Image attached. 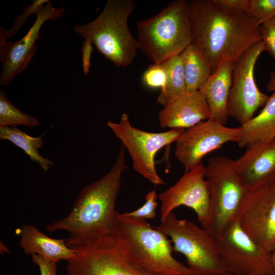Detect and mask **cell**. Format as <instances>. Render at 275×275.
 I'll list each match as a JSON object with an SVG mask.
<instances>
[{
    "label": "cell",
    "instance_id": "cell-1",
    "mask_svg": "<svg viewBox=\"0 0 275 275\" xmlns=\"http://www.w3.org/2000/svg\"><path fill=\"white\" fill-rule=\"evenodd\" d=\"M125 149L121 145L109 171L81 189L67 216L46 227L49 232H68V246L118 244L120 233L115 206L126 166Z\"/></svg>",
    "mask_w": 275,
    "mask_h": 275
},
{
    "label": "cell",
    "instance_id": "cell-2",
    "mask_svg": "<svg viewBox=\"0 0 275 275\" xmlns=\"http://www.w3.org/2000/svg\"><path fill=\"white\" fill-rule=\"evenodd\" d=\"M191 45L209 65L211 74L225 61L235 62L262 40L260 24L248 13L235 14L212 0L190 1Z\"/></svg>",
    "mask_w": 275,
    "mask_h": 275
},
{
    "label": "cell",
    "instance_id": "cell-3",
    "mask_svg": "<svg viewBox=\"0 0 275 275\" xmlns=\"http://www.w3.org/2000/svg\"><path fill=\"white\" fill-rule=\"evenodd\" d=\"M118 247L124 256L148 275H199L173 256L172 241L146 219L117 213Z\"/></svg>",
    "mask_w": 275,
    "mask_h": 275
},
{
    "label": "cell",
    "instance_id": "cell-4",
    "mask_svg": "<svg viewBox=\"0 0 275 275\" xmlns=\"http://www.w3.org/2000/svg\"><path fill=\"white\" fill-rule=\"evenodd\" d=\"M139 49L153 64L180 54L192 42L190 1L175 0L136 23Z\"/></svg>",
    "mask_w": 275,
    "mask_h": 275
},
{
    "label": "cell",
    "instance_id": "cell-5",
    "mask_svg": "<svg viewBox=\"0 0 275 275\" xmlns=\"http://www.w3.org/2000/svg\"><path fill=\"white\" fill-rule=\"evenodd\" d=\"M136 7L133 0H108L96 18L76 25L73 30L116 67H126L133 61L139 49L138 41L128 26Z\"/></svg>",
    "mask_w": 275,
    "mask_h": 275
},
{
    "label": "cell",
    "instance_id": "cell-6",
    "mask_svg": "<svg viewBox=\"0 0 275 275\" xmlns=\"http://www.w3.org/2000/svg\"><path fill=\"white\" fill-rule=\"evenodd\" d=\"M233 160L225 156L210 158L205 168L210 191L207 222L203 228L217 239L237 218L249 188L236 172Z\"/></svg>",
    "mask_w": 275,
    "mask_h": 275
},
{
    "label": "cell",
    "instance_id": "cell-7",
    "mask_svg": "<svg viewBox=\"0 0 275 275\" xmlns=\"http://www.w3.org/2000/svg\"><path fill=\"white\" fill-rule=\"evenodd\" d=\"M154 228L170 237L173 252L183 255L187 266L199 275L230 273L219 257L216 239L202 227L172 212Z\"/></svg>",
    "mask_w": 275,
    "mask_h": 275
},
{
    "label": "cell",
    "instance_id": "cell-8",
    "mask_svg": "<svg viewBox=\"0 0 275 275\" xmlns=\"http://www.w3.org/2000/svg\"><path fill=\"white\" fill-rule=\"evenodd\" d=\"M107 125L127 150L133 169L151 183L164 184L156 171L155 156L163 147L176 142L185 129L174 128L159 133L143 131L131 125L126 113L119 123L108 121Z\"/></svg>",
    "mask_w": 275,
    "mask_h": 275
},
{
    "label": "cell",
    "instance_id": "cell-9",
    "mask_svg": "<svg viewBox=\"0 0 275 275\" xmlns=\"http://www.w3.org/2000/svg\"><path fill=\"white\" fill-rule=\"evenodd\" d=\"M218 254L229 273L234 275H273L271 253L253 240L237 218L216 239Z\"/></svg>",
    "mask_w": 275,
    "mask_h": 275
},
{
    "label": "cell",
    "instance_id": "cell-10",
    "mask_svg": "<svg viewBox=\"0 0 275 275\" xmlns=\"http://www.w3.org/2000/svg\"><path fill=\"white\" fill-rule=\"evenodd\" d=\"M264 51L262 41H259L251 46L234 63L228 109L229 117L241 125L252 118L269 97L259 90L254 74L257 60Z\"/></svg>",
    "mask_w": 275,
    "mask_h": 275
},
{
    "label": "cell",
    "instance_id": "cell-11",
    "mask_svg": "<svg viewBox=\"0 0 275 275\" xmlns=\"http://www.w3.org/2000/svg\"><path fill=\"white\" fill-rule=\"evenodd\" d=\"M241 229L257 244L275 249V177L250 189L238 212Z\"/></svg>",
    "mask_w": 275,
    "mask_h": 275
},
{
    "label": "cell",
    "instance_id": "cell-12",
    "mask_svg": "<svg viewBox=\"0 0 275 275\" xmlns=\"http://www.w3.org/2000/svg\"><path fill=\"white\" fill-rule=\"evenodd\" d=\"M241 129L228 127L208 119L186 129L176 142L175 154L185 168L190 171L202 163L203 157L224 144L239 141Z\"/></svg>",
    "mask_w": 275,
    "mask_h": 275
},
{
    "label": "cell",
    "instance_id": "cell-13",
    "mask_svg": "<svg viewBox=\"0 0 275 275\" xmlns=\"http://www.w3.org/2000/svg\"><path fill=\"white\" fill-rule=\"evenodd\" d=\"M63 8H55L50 2L36 14V19L27 33L17 41H8L0 34V61L3 64L0 85L8 86L14 77L23 71L34 56L40 30L47 20H54L64 15Z\"/></svg>",
    "mask_w": 275,
    "mask_h": 275
},
{
    "label": "cell",
    "instance_id": "cell-14",
    "mask_svg": "<svg viewBox=\"0 0 275 275\" xmlns=\"http://www.w3.org/2000/svg\"><path fill=\"white\" fill-rule=\"evenodd\" d=\"M205 166L201 163L184 172L172 186L158 195L161 202L160 221L180 206L191 208L203 228L207 222L210 205V191L205 176Z\"/></svg>",
    "mask_w": 275,
    "mask_h": 275
},
{
    "label": "cell",
    "instance_id": "cell-15",
    "mask_svg": "<svg viewBox=\"0 0 275 275\" xmlns=\"http://www.w3.org/2000/svg\"><path fill=\"white\" fill-rule=\"evenodd\" d=\"M74 258L67 261V275H148L129 261L118 244L74 245Z\"/></svg>",
    "mask_w": 275,
    "mask_h": 275
},
{
    "label": "cell",
    "instance_id": "cell-16",
    "mask_svg": "<svg viewBox=\"0 0 275 275\" xmlns=\"http://www.w3.org/2000/svg\"><path fill=\"white\" fill-rule=\"evenodd\" d=\"M210 116L208 103L199 91H187L176 96L158 113L160 127L171 129H187L209 119Z\"/></svg>",
    "mask_w": 275,
    "mask_h": 275
},
{
    "label": "cell",
    "instance_id": "cell-17",
    "mask_svg": "<svg viewBox=\"0 0 275 275\" xmlns=\"http://www.w3.org/2000/svg\"><path fill=\"white\" fill-rule=\"evenodd\" d=\"M245 147L244 154L233 162L243 183L251 189L275 177V138L255 142Z\"/></svg>",
    "mask_w": 275,
    "mask_h": 275
},
{
    "label": "cell",
    "instance_id": "cell-18",
    "mask_svg": "<svg viewBox=\"0 0 275 275\" xmlns=\"http://www.w3.org/2000/svg\"><path fill=\"white\" fill-rule=\"evenodd\" d=\"M234 62L225 61L211 74L199 91L209 107L210 119L225 125L229 116L228 100L230 90Z\"/></svg>",
    "mask_w": 275,
    "mask_h": 275
},
{
    "label": "cell",
    "instance_id": "cell-19",
    "mask_svg": "<svg viewBox=\"0 0 275 275\" xmlns=\"http://www.w3.org/2000/svg\"><path fill=\"white\" fill-rule=\"evenodd\" d=\"M19 232V245L26 255L36 254L57 263L68 261L75 255V251L67 245L66 239L49 237L34 225H24Z\"/></svg>",
    "mask_w": 275,
    "mask_h": 275
},
{
    "label": "cell",
    "instance_id": "cell-20",
    "mask_svg": "<svg viewBox=\"0 0 275 275\" xmlns=\"http://www.w3.org/2000/svg\"><path fill=\"white\" fill-rule=\"evenodd\" d=\"M240 127L237 144L241 148L255 142L275 138V92L269 97L261 111Z\"/></svg>",
    "mask_w": 275,
    "mask_h": 275
},
{
    "label": "cell",
    "instance_id": "cell-21",
    "mask_svg": "<svg viewBox=\"0 0 275 275\" xmlns=\"http://www.w3.org/2000/svg\"><path fill=\"white\" fill-rule=\"evenodd\" d=\"M44 134L38 137L31 136L17 127H0V139L7 140L22 150L32 161L37 162L44 171L53 164L52 160L43 157L39 150L43 147Z\"/></svg>",
    "mask_w": 275,
    "mask_h": 275
},
{
    "label": "cell",
    "instance_id": "cell-22",
    "mask_svg": "<svg viewBox=\"0 0 275 275\" xmlns=\"http://www.w3.org/2000/svg\"><path fill=\"white\" fill-rule=\"evenodd\" d=\"M180 55L183 62L187 91H199L211 74L209 65L191 44Z\"/></svg>",
    "mask_w": 275,
    "mask_h": 275
},
{
    "label": "cell",
    "instance_id": "cell-23",
    "mask_svg": "<svg viewBox=\"0 0 275 275\" xmlns=\"http://www.w3.org/2000/svg\"><path fill=\"white\" fill-rule=\"evenodd\" d=\"M167 72V81L160 90L157 103L164 106L170 99L187 91L182 60L180 54L163 63Z\"/></svg>",
    "mask_w": 275,
    "mask_h": 275
},
{
    "label": "cell",
    "instance_id": "cell-24",
    "mask_svg": "<svg viewBox=\"0 0 275 275\" xmlns=\"http://www.w3.org/2000/svg\"><path fill=\"white\" fill-rule=\"evenodd\" d=\"M39 124L35 117L22 112L9 100L4 91L1 90L0 127H35Z\"/></svg>",
    "mask_w": 275,
    "mask_h": 275
},
{
    "label": "cell",
    "instance_id": "cell-25",
    "mask_svg": "<svg viewBox=\"0 0 275 275\" xmlns=\"http://www.w3.org/2000/svg\"><path fill=\"white\" fill-rule=\"evenodd\" d=\"M49 2L48 0H34L32 4L27 6L23 12L16 18L14 24L10 29L5 30L3 27H0V34L6 40L14 36L19 32L27 19L32 14L36 15L43 6Z\"/></svg>",
    "mask_w": 275,
    "mask_h": 275
},
{
    "label": "cell",
    "instance_id": "cell-26",
    "mask_svg": "<svg viewBox=\"0 0 275 275\" xmlns=\"http://www.w3.org/2000/svg\"><path fill=\"white\" fill-rule=\"evenodd\" d=\"M248 13L261 25L275 17V0H249Z\"/></svg>",
    "mask_w": 275,
    "mask_h": 275
},
{
    "label": "cell",
    "instance_id": "cell-27",
    "mask_svg": "<svg viewBox=\"0 0 275 275\" xmlns=\"http://www.w3.org/2000/svg\"><path fill=\"white\" fill-rule=\"evenodd\" d=\"M142 80L149 88L163 89L167 81V72L164 64H153L148 66L142 75Z\"/></svg>",
    "mask_w": 275,
    "mask_h": 275
},
{
    "label": "cell",
    "instance_id": "cell-28",
    "mask_svg": "<svg viewBox=\"0 0 275 275\" xmlns=\"http://www.w3.org/2000/svg\"><path fill=\"white\" fill-rule=\"evenodd\" d=\"M158 198L155 190L149 191L145 196V202L143 206L131 212L124 213L129 216L140 219H152L156 216L155 210L157 206L156 199Z\"/></svg>",
    "mask_w": 275,
    "mask_h": 275
},
{
    "label": "cell",
    "instance_id": "cell-29",
    "mask_svg": "<svg viewBox=\"0 0 275 275\" xmlns=\"http://www.w3.org/2000/svg\"><path fill=\"white\" fill-rule=\"evenodd\" d=\"M264 51L275 61V17L260 26Z\"/></svg>",
    "mask_w": 275,
    "mask_h": 275
},
{
    "label": "cell",
    "instance_id": "cell-30",
    "mask_svg": "<svg viewBox=\"0 0 275 275\" xmlns=\"http://www.w3.org/2000/svg\"><path fill=\"white\" fill-rule=\"evenodd\" d=\"M223 10L235 14L248 13L249 0H212Z\"/></svg>",
    "mask_w": 275,
    "mask_h": 275
},
{
    "label": "cell",
    "instance_id": "cell-31",
    "mask_svg": "<svg viewBox=\"0 0 275 275\" xmlns=\"http://www.w3.org/2000/svg\"><path fill=\"white\" fill-rule=\"evenodd\" d=\"M32 261L36 264L40 275H57V263L36 254L31 255Z\"/></svg>",
    "mask_w": 275,
    "mask_h": 275
},
{
    "label": "cell",
    "instance_id": "cell-32",
    "mask_svg": "<svg viewBox=\"0 0 275 275\" xmlns=\"http://www.w3.org/2000/svg\"><path fill=\"white\" fill-rule=\"evenodd\" d=\"M94 48L93 44L88 40H84L82 44V64L83 72L85 76L89 72L91 65V57Z\"/></svg>",
    "mask_w": 275,
    "mask_h": 275
},
{
    "label": "cell",
    "instance_id": "cell-33",
    "mask_svg": "<svg viewBox=\"0 0 275 275\" xmlns=\"http://www.w3.org/2000/svg\"><path fill=\"white\" fill-rule=\"evenodd\" d=\"M266 89L269 92H275V71L269 74V78L266 85Z\"/></svg>",
    "mask_w": 275,
    "mask_h": 275
},
{
    "label": "cell",
    "instance_id": "cell-34",
    "mask_svg": "<svg viewBox=\"0 0 275 275\" xmlns=\"http://www.w3.org/2000/svg\"><path fill=\"white\" fill-rule=\"evenodd\" d=\"M271 256H272V261L273 270H274L273 275H275V249L271 253Z\"/></svg>",
    "mask_w": 275,
    "mask_h": 275
},
{
    "label": "cell",
    "instance_id": "cell-35",
    "mask_svg": "<svg viewBox=\"0 0 275 275\" xmlns=\"http://www.w3.org/2000/svg\"><path fill=\"white\" fill-rule=\"evenodd\" d=\"M222 275H234V274H231V273H228V274H222Z\"/></svg>",
    "mask_w": 275,
    "mask_h": 275
}]
</instances>
